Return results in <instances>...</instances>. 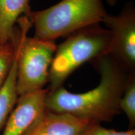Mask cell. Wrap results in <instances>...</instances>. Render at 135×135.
I'll return each mask as SVG.
<instances>
[{"label":"cell","instance_id":"obj_1","mask_svg":"<svg viewBox=\"0 0 135 135\" xmlns=\"http://www.w3.org/2000/svg\"><path fill=\"white\" fill-rule=\"evenodd\" d=\"M94 63L101 76L98 86L82 93L70 92L63 86L48 91L45 98L46 109L99 124L112 121L120 113L119 101L128 73L110 55L95 60Z\"/></svg>","mask_w":135,"mask_h":135},{"label":"cell","instance_id":"obj_2","mask_svg":"<svg viewBox=\"0 0 135 135\" xmlns=\"http://www.w3.org/2000/svg\"><path fill=\"white\" fill-rule=\"evenodd\" d=\"M17 24L11 41L16 59V91L21 96L43 89L49 82L57 45L55 41L28 36L33 25L27 15L19 18Z\"/></svg>","mask_w":135,"mask_h":135},{"label":"cell","instance_id":"obj_3","mask_svg":"<svg viewBox=\"0 0 135 135\" xmlns=\"http://www.w3.org/2000/svg\"><path fill=\"white\" fill-rule=\"evenodd\" d=\"M107 13L101 0H61L27 15L35 27V38L55 41L91 25L99 24Z\"/></svg>","mask_w":135,"mask_h":135},{"label":"cell","instance_id":"obj_4","mask_svg":"<svg viewBox=\"0 0 135 135\" xmlns=\"http://www.w3.org/2000/svg\"><path fill=\"white\" fill-rule=\"evenodd\" d=\"M67 36L56 46L49 75V91L63 86L68 77L83 64L109 54L110 31L99 24L83 28Z\"/></svg>","mask_w":135,"mask_h":135},{"label":"cell","instance_id":"obj_5","mask_svg":"<svg viewBox=\"0 0 135 135\" xmlns=\"http://www.w3.org/2000/svg\"><path fill=\"white\" fill-rule=\"evenodd\" d=\"M111 33L109 54L126 72L135 68V12L127 6L118 15H108L103 21Z\"/></svg>","mask_w":135,"mask_h":135},{"label":"cell","instance_id":"obj_6","mask_svg":"<svg viewBox=\"0 0 135 135\" xmlns=\"http://www.w3.org/2000/svg\"><path fill=\"white\" fill-rule=\"evenodd\" d=\"M49 89L19 96L3 128L2 135H26L45 112Z\"/></svg>","mask_w":135,"mask_h":135},{"label":"cell","instance_id":"obj_7","mask_svg":"<svg viewBox=\"0 0 135 135\" xmlns=\"http://www.w3.org/2000/svg\"><path fill=\"white\" fill-rule=\"evenodd\" d=\"M93 123L67 113L45 109L26 135H81Z\"/></svg>","mask_w":135,"mask_h":135},{"label":"cell","instance_id":"obj_8","mask_svg":"<svg viewBox=\"0 0 135 135\" xmlns=\"http://www.w3.org/2000/svg\"><path fill=\"white\" fill-rule=\"evenodd\" d=\"M30 0H0V45L9 42L19 18L31 9Z\"/></svg>","mask_w":135,"mask_h":135},{"label":"cell","instance_id":"obj_9","mask_svg":"<svg viewBox=\"0 0 135 135\" xmlns=\"http://www.w3.org/2000/svg\"><path fill=\"white\" fill-rule=\"evenodd\" d=\"M16 78L17 65L15 55L9 74L0 88V131L4 128L19 97L16 91Z\"/></svg>","mask_w":135,"mask_h":135},{"label":"cell","instance_id":"obj_10","mask_svg":"<svg viewBox=\"0 0 135 135\" xmlns=\"http://www.w3.org/2000/svg\"><path fill=\"white\" fill-rule=\"evenodd\" d=\"M121 112L125 113L129 122V129L135 126V73L134 71L128 73V80L122 97L119 101Z\"/></svg>","mask_w":135,"mask_h":135},{"label":"cell","instance_id":"obj_11","mask_svg":"<svg viewBox=\"0 0 135 135\" xmlns=\"http://www.w3.org/2000/svg\"><path fill=\"white\" fill-rule=\"evenodd\" d=\"M15 58V50L12 41L0 45V88L4 84Z\"/></svg>","mask_w":135,"mask_h":135},{"label":"cell","instance_id":"obj_12","mask_svg":"<svg viewBox=\"0 0 135 135\" xmlns=\"http://www.w3.org/2000/svg\"><path fill=\"white\" fill-rule=\"evenodd\" d=\"M81 135H135V129L118 131L101 126L99 123H93Z\"/></svg>","mask_w":135,"mask_h":135},{"label":"cell","instance_id":"obj_13","mask_svg":"<svg viewBox=\"0 0 135 135\" xmlns=\"http://www.w3.org/2000/svg\"><path fill=\"white\" fill-rule=\"evenodd\" d=\"M106 1H107V3H108L109 5H111V6H114V5L116 4L118 0H106Z\"/></svg>","mask_w":135,"mask_h":135}]
</instances>
